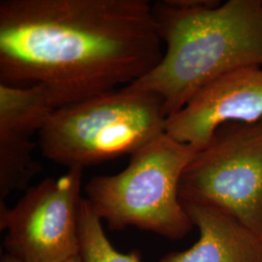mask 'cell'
Returning a JSON list of instances; mask_svg holds the SVG:
<instances>
[{
  "mask_svg": "<svg viewBox=\"0 0 262 262\" xmlns=\"http://www.w3.org/2000/svg\"><path fill=\"white\" fill-rule=\"evenodd\" d=\"M162 44L146 0L0 1V83L44 86L57 109L135 83Z\"/></svg>",
  "mask_w": 262,
  "mask_h": 262,
  "instance_id": "cell-1",
  "label": "cell"
},
{
  "mask_svg": "<svg viewBox=\"0 0 262 262\" xmlns=\"http://www.w3.org/2000/svg\"><path fill=\"white\" fill-rule=\"evenodd\" d=\"M152 10L166 49L158 66L127 86L157 95L166 119L222 76L262 67L260 0H165Z\"/></svg>",
  "mask_w": 262,
  "mask_h": 262,
  "instance_id": "cell-2",
  "label": "cell"
},
{
  "mask_svg": "<svg viewBox=\"0 0 262 262\" xmlns=\"http://www.w3.org/2000/svg\"><path fill=\"white\" fill-rule=\"evenodd\" d=\"M196 152L164 132L133 152L122 172L91 179L85 198L112 230L136 227L183 239L194 225L182 204L180 183Z\"/></svg>",
  "mask_w": 262,
  "mask_h": 262,
  "instance_id": "cell-3",
  "label": "cell"
},
{
  "mask_svg": "<svg viewBox=\"0 0 262 262\" xmlns=\"http://www.w3.org/2000/svg\"><path fill=\"white\" fill-rule=\"evenodd\" d=\"M157 95L125 86L56 109L39 132L48 159L68 169L129 155L166 132Z\"/></svg>",
  "mask_w": 262,
  "mask_h": 262,
  "instance_id": "cell-4",
  "label": "cell"
},
{
  "mask_svg": "<svg viewBox=\"0 0 262 262\" xmlns=\"http://www.w3.org/2000/svg\"><path fill=\"white\" fill-rule=\"evenodd\" d=\"M181 201L213 207L262 239V120L226 124L185 170Z\"/></svg>",
  "mask_w": 262,
  "mask_h": 262,
  "instance_id": "cell-5",
  "label": "cell"
},
{
  "mask_svg": "<svg viewBox=\"0 0 262 262\" xmlns=\"http://www.w3.org/2000/svg\"><path fill=\"white\" fill-rule=\"evenodd\" d=\"M84 169L30 187L9 208L0 200V229L7 254L20 262H66L80 254Z\"/></svg>",
  "mask_w": 262,
  "mask_h": 262,
  "instance_id": "cell-6",
  "label": "cell"
},
{
  "mask_svg": "<svg viewBox=\"0 0 262 262\" xmlns=\"http://www.w3.org/2000/svg\"><path fill=\"white\" fill-rule=\"evenodd\" d=\"M262 120V67L237 69L197 93L180 111L166 119L171 137L202 150L221 127Z\"/></svg>",
  "mask_w": 262,
  "mask_h": 262,
  "instance_id": "cell-7",
  "label": "cell"
},
{
  "mask_svg": "<svg viewBox=\"0 0 262 262\" xmlns=\"http://www.w3.org/2000/svg\"><path fill=\"white\" fill-rule=\"evenodd\" d=\"M56 109L44 86L0 83V200L15 191H27L43 171L33 157L36 145L32 137Z\"/></svg>",
  "mask_w": 262,
  "mask_h": 262,
  "instance_id": "cell-8",
  "label": "cell"
},
{
  "mask_svg": "<svg viewBox=\"0 0 262 262\" xmlns=\"http://www.w3.org/2000/svg\"><path fill=\"white\" fill-rule=\"evenodd\" d=\"M199 230L189 249L162 256L159 262H262V239L232 216L213 207L182 201Z\"/></svg>",
  "mask_w": 262,
  "mask_h": 262,
  "instance_id": "cell-9",
  "label": "cell"
},
{
  "mask_svg": "<svg viewBox=\"0 0 262 262\" xmlns=\"http://www.w3.org/2000/svg\"><path fill=\"white\" fill-rule=\"evenodd\" d=\"M102 221L85 197L80 208V254L84 262H141L137 252L117 251L105 234Z\"/></svg>",
  "mask_w": 262,
  "mask_h": 262,
  "instance_id": "cell-10",
  "label": "cell"
},
{
  "mask_svg": "<svg viewBox=\"0 0 262 262\" xmlns=\"http://www.w3.org/2000/svg\"><path fill=\"white\" fill-rule=\"evenodd\" d=\"M1 262H20L18 260V259H16V258H14L13 256H11L9 254H5L2 258H1Z\"/></svg>",
  "mask_w": 262,
  "mask_h": 262,
  "instance_id": "cell-11",
  "label": "cell"
},
{
  "mask_svg": "<svg viewBox=\"0 0 262 262\" xmlns=\"http://www.w3.org/2000/svg\"><path fill=\"white\" fill-rule=\"evenodd\" d=\"M66 262H84V260H83L81 254H79V255H77L75 257H73V258H71V259H69L68 261Z\"/></svg>",
  "mask_w": 262,
  "mask_h": 262,
  "instance_id": "cell-12",
  "label": "cell"
}]
</instances>
